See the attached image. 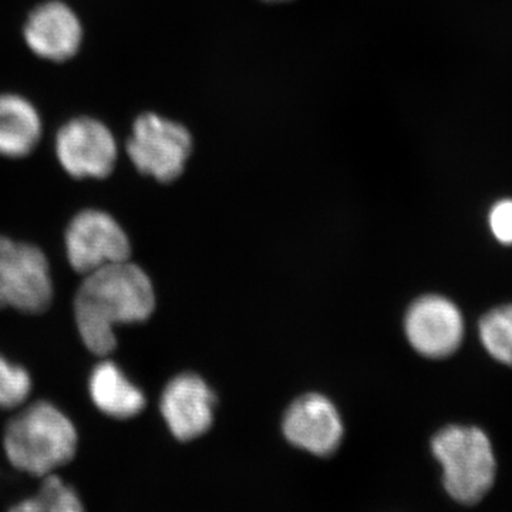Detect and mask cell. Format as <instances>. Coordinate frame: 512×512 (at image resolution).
Returning a JSON list of instances; mask_svg holds the SVG:
<instances>
[{"instance_id":"14","label":"cell","mask_w":512,"mask_h":512,"mask_svg":"<svg viewBox=\"0 0 512 512\" xmlns=\"http://www.w3.org/2000/svg\"><path fill=\"white\" fill-rule=\"evenodd\" d=\"M480 338L494 359L512 366V305L495 308L481 319Z\"/></svg>"},{"instance_id":"19","label":"cell","mask_w":512,"mask_h":512,"mask_svg":"<svg viewBox=\"0 0 512 512\" xmlns=\"http://www.w3.org/2000/svg\"><path fill=\"white\" fill-rule=\"evenodd\" d=\"M265 2H286V0H265Z\"/></svg>"},{"instance_id":"11","label":"cell","mask_w":512,"mask_h":512,"mask_svg":"<svg viewBox=\"0 0 512 512\" xmlns=\"http://www.w3.org/2000/svg\"><path fill=\"white\" fill-rule=\"evenodd\" d=\"M82 23L63 2H47L30 13L25 40L42 59L64 62L72 59L82 45Z\"/></svg>"},{"instance_id":"10","label":"cell","mask_w":512,"mask_h":512,"mask_svg":"<svg viewBox=\"0 0 512 512\" xmlns=\"http://www.w3.org/2000/svg\"><path fill=\"white\" fill-rule=\"evenodd\" d=\"M215 394L194 373L174 377L161 394L160 410L175 439L190 441L207 433L214 421Z\"/></svg>"},{"instance_id":"2","label":"cell","mask_w":512,"mask_h":512,"mask_svg":"<svg viewBox=\"0 0 512 512\" xmlns=\"http://www.w3.org/2000/svg\"><path fill=\"white\" fill-rule=\"evenodd\" d=\"M77 446L73 421L49 402L30 404L16 414L3 436L9 463L22 473L42 478L70 463Z\"/></svg>"},{"instance_id":"12","label":"cell","mask_w":512,"mask_h":512,"mask_svg":"<svg viewBox=\"0 0 512 512\" xmlns=\"http://www.w3.org/2000/svg\"><path fill=\"white\" fill-rule=\"evenodd\" d=\"M92 402L111 419H133L146 407V394L111 360H101L89 379Z\"/></svg>"},{"instance_id":"9","label":"cell","mask_w":512,"mask_h":512,"mask_svg":"<svg viewBox=\"0 0 512 512\" xmlns=\"http://www.w3.org/2000/svg\"><path fill=\"white\" fill-rule=\"evenodd\" d=\"M282 427L289 443L320 457L335 453L343 439L338 409L318 393L296 399L286 410Z\"/></svg>"},{"instance_id":"3","label":"cell","mask_w":512,"mask_h":512,"mask_svg":"<svg viewBox=\"0 0 512 512\" xmlns=\"http://www.w3.org/2000/svg\"><path fill=\"white\" fill-rule=\"evenodd\" d=\"M443 467V483L457 503H480L490 493L497 473L493 447L477 427L448 426L431 443Z\"/></svg>"},{"instance_id":"8","label":"cell","mask_w":512,"mask_h":512,"mask_svg":"<svg viewBox=\"0 0 512 512\" xmlns=\"http://www.w3.org/2000/svg\"><path fill=\"white\" fill-rule=\"evenodd\" d=\"M404 332L420 355L443 359L453 355L463 342V316L444 296H423L407 311Z\"/></svg>"},{"instance_id":"7","label":"cell","mask_w":512,"mask_h":512,"mask_svg":"<svg viewBox=\"0 0 512 512\" xmlns=\"http://www.w3.org/2000/svg\"><path fill=\"white\" fill-rule=\"evenodd\" d=\"M56 156L64 171L74 178H106L116 165V140L106 124L80 117L60 128Z\"/></svg>"},{"instance_id":"6","label":"cell","mask_w":512,"mask_h":512,"mask_svg":"<svg viewBox=\"0 0 512 512\" xmlns=\"http://www.w3.org/2000/svg\"><path fill=\"white\" fill-rule=\"evenodd\" d=\"M64 242L67 259L80 275L128 261L131 255L126 231L110 214L100 210L77 214L67 227Z\"/></svg>"},{"instance_id":"4","label":"cell","mask_w":512,"mask_h":512,"mask_svg":"<svg viewBox=\"0 0 512 512\" xmlns=\"http://www.w3.org/2000/svg\"><path fill=\"white\" fill-rule=\"evenodd\" d=\"M192 147L191 133L183 124L144 113L134 121L127 153L141 174L171 183L184 173Z\"/></svg>"},{"instance_id":"1","label":"cell","mask_w":512,"mask_h":512,"mask_svg":"<svg viewBox=\"0 0 512 512\" xmlns=\"http://www.w3.org/2000/svg\"><path fill=\"white\" fill-rule=\"evenodd\" d=\"M156 292L146 271L130 261L84 275L74 298V319L84 346L106 357L116 349V328L150 318Z\"/></svg>"},{"instance_id":"13","label":"cell","mask_w":512,"mask_h":512,"mask_svg":"<svg viewBox=\"0 0 512 512\" xmlns=\"http://www.w3.org/2000/svg\"><path fill=\"white\" fill-rule=\"evenodd\" d=\"M42 137V121L30 101L18 94L0 96V156L22 158Z\"/></svg>"},{"instance_id":"16","label":"cell","mask_w":512,"mask_h":512,"mask_svg":"<svg viewBox=\"0 0 512 512\" xmlns=\"http://www.w3.org/2000/svg\"><path fill=\"white\" fill-rule=\"evenodd\" d=\"M36 498L43 512H86L79 493L56 474L43 477Z\"/></svg>"},{"instance_id":"18","label":"cell","mask_w":512,"mask_h":512,"mask_svg":"<svg viewBox=\"0 0 512 512\" xmlns=\"http://www.w3.org/2000/svg\"><path fill=\"white\" fill-rule=\"evenodd\" d=\"M9 512H43L42 505L36 497L26 498V500L19 501L18 504L13 505Z\"/></svg>"},{"instance_id":"17","label":"cell","mask_w":512,"mask_h":512,"mask_svg":"<svg viewBox=\"0 0 512 512\" xmlns=\"http://www.w3.org/2000/svg\"><path fill=\"white\" fill-rule=\"evenodd\" d=\"M490 227L501 244L512 245V200L494 205L490 212Z\"/></svg>"},{"instance_id":"5","label":"cell","mask_w":512,"mask_h":512,"mask_svg":"<svg viewBox=\"0 0 512 512\" xmlns=\"http://www.w3.org/2000/svg\"><path fill=\"white\" fill-rule=\"evenodd\" d=\"M53 299L49 262L39 248L0 237V308L42 313Z\"/></svg>"},{"instance_id":"15","label":"cell","mask_w":512,"mask_h":512,"mask_svg":"<svg viewBox=\"0 0 512 512\" xmlns=\"http://www.w3.org/2000/svg\"><path fill=\"white\" fill-rule=\"evenodd\" d=\"M32 392V379L25 367L0 355V410L18 409Z\"/></svg>"}]
</instances>
